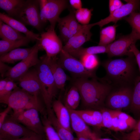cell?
I'll use <instances>...</instances> for the list:
<instances>
[{"label": "cell", "instance_id": "ab89813d", "mask_svg": "<svg viewBox=\"0 0 140 140\" xmlns=\"http://www.w3.org/2000/svg\"><path fill=\"white\" fill-rule=\"evenodd\" d=\"M18 87L14 81L9 78L7 82L5 89L2 95L0 97V99L9 94L12 91Z\"/></svg>", "mask_w": 140, "mask_h": 140}, {"label": "cell", "instance_id": "30bf717a", "mask_svg": "<svg viewBox=\"0 0 140 140\" xmlns=\"http://www.w3.org/2000/svg\"><path fill=\"white\" fill-rule=\"evenodd\" d=\"M37 41L40 50H45L46 55L50 58L56 57L63 47L61 40L57 35L54 29L50 26L46 31L41 33Z\"/></svg>", "mask_w": 140, "mask_h": 140}, {"label": "cell", "instance_id": "1f68e13d", "mask_svg": "<svg viewBox=\"0 0 140 140\" xmlns=\"http://www.w3.org/2000/svg\"><path fill=\"white\" fill-rule=\"evenodd\" d=\"M75 12L74 10H71L69 14L66 16L70 32V38L79 32L84 26L76 19Z\"/></svg>", "mask_w": 140, "mask_h": 140}, {"label": "cell", "instance_id": "5b68a950", "mask_svg": "<svg viewBox=\"0 0 140 140\" xmlns=\"http://www.w3.org/2000/svg\"><path fill=\"white\" fill-rule=\"evenodd\" d=\"M40 16L41 22L44 24L48 21L50 26L55 29L56 24L61 12L68 6L65 0H39Z\"/></svg>", "mask_w": 140, "mask_h": 140}, {"label": "cell", "instance_id": "c3c4849f", "mask_svg": "<svg viewBox=\"0 0 140 140\" xmlns=\"http://www.w3.org/2000/svg\"><path fill=\"white\" fill-rule=\"evenodd\" d=\"M118 110H116L115 112L114 115L112 120V130L117 131L119 119L117 114Z\"/></svg>", "mask_w": 140, "mask_h": 140}, {"label": "cell", "instance_id": "277c9868", "mask_svg": "<svg viewBox=\"0 0 140 140\" xmlns=\"http://www.w3.org/2000/svg\"><path fill=\"white\" fill-rule=\"evenodd\" d=\"M18 81L21 88L29 94L38 97L40 95L47 110L52 108V101L40 80L35 68L29 69Z\"/></svg>", "mask_w": 140, "mask_h": 140}, {"label": "cell", "instance_id": "52a82bcc", "mask_svg": "<svg viewBox=\"0 0 140 140\" xmlns=\"http://www.w3.org/2000/svg\"><path fill=\"white\" fill-rule=\"evenodd\" d=\"M58 61L62 68L69 72L74 79L97 77L95 71L86 69L79 60L62 49L59 54Z\"/></svg>", "mask_w": 140, "mask_h": 140}, {"label": "cell", "instance_id": "60d3db41", "mask_svg": "<svg viewBox=\"0 0 140 140\" xmlns=\"http://www.w3.org/2000/svg\"><path fill=\"white\" fill-rule=\"evenodd\" d=\"M124 4L121 0H109V9L110 13H112L121 7Z\"/></svg>", "mask_w": 140, "mask_h": 140}, {"label": "cell", "instance_id": "ba28073f", "mask_svg": "<svg viewBox=\"0 0 140 140\" xmlns=\"http://www.w3.org/2000/svg\"><path fill=\"white\" fill-rule=\"evenodd\" d=\"M16 19L41 31L44 25L40 19L39 0L25 1Z\"/></svg>", "mask_w": 140, "mask_h": 140}, {"label": "cell", "instance_id": "7c38bea8", "mask_svg": "<svg viewBox=\"0 0 140 140\" xmlns=\"http://www.w3.org/2000/svg\"><path fill=\"white\" fill-rule=\"evenodd\" d=\"M32 51L29 55L11 68L6 73L4 77L13 81L18 80L25 74L31 67L36 66L40 61L38 58V52L40 50L38 42L34 45Z\"/></svg>", "mask_w": 140, "mask_h": 140}, {"label": "cell", "instance_id": "ac0fdd59", "mask_svg": "<svg viewBox=\"0 0 140 140\" xmlns=\"http://www.w3.org/2000/svg\"><path fill=\"white\" fill-rule=\"evenodd\" d=\"M0 20L19 32L24 33L31 41H37L40 37L39 34L35 33L28 29L23 23L4 13H0Z\"/></svg>", "mask_w": 140, "mask_h": 140}, {"label": "cell", "instance_id": "3957f363", "mask_svg": "<svg viewBox=\"0 0 140 140\" xmlns=\"http://www.w3.org/2000/svg\"><path fill=\"white\" fill-rule=\"evenodd\" d=\"M0 102L7 104L13 111L35 109L41 114H47L46 107L39 97L32 95L18 87L0 99Z\"/></svg>", "mask_w": 140, "mask_h": 140}, {"label": "cell", "instance_id": "4fadbf2b", "mask_svg": "<svg viewBox=\"0 0 140 140\" xmlns=\"http://www.w3.org/2000/svg\"><path fill=\"white\" fill-rule=\"evenodd\" d=\"M40 61L35 68L38 78L46 89L51 100L52 101L57 93L58 88L50 69L43 55L40 58Z\"/></svg>", "mask_w": 140, "mask_h": 140}, {"label": "cell", "instance_id": "836d02e7", "mask_svg": "<svg viewBox=\"0 0 140 140\" xmlns=\"http://www.w3.org/2000/svg\"><path fill=\"white\" fill-rule=\"evenodd\" d=\"M91 9L82 8L75 11V16L78 22L83 25L89 24L92 16Z\"/></svg>", "mask_w": 140, "mask_h": 140}, {"label": "cell", "instance_id": "7a4b0ae2", "mask_svg": "<svg viewBox=\"0 0 140 140\" xmlns=\"http://www.w3.org/2000/svg\"><path fill=\"white\" fill-rule=\"evenodd\" d=\"M102 64L106 72L103 78L112 85H131L135 72L132 56L108 60Z\"/></svg>", "mask_w": 140, "mask_h": 140}, {"label": "cell", "instance_id": "44dd1931", "mask_svg": "<svg viewBox=\"0 0 140 140\" xmlns=\"http://www.w3.org/2000/svg\"><path fill=\"white\" fill-rule=\"evenodd\" d=\"M47 111L48 120L61 140H77L72 132L65 128L59 123L52 109Z\"/></svg>", "mask_w": 140, "mask_h": 140}, {"label": "cell", "instance_id": "2e32d148", "mask_svg": "<svg viewBox=\"0 0 140 140\" xmlns=\"http://www.w3.org/2000/svg\"><path fill=\"white\" fill-rule=\"evenodd\" d=\"M95 25V23L84 25L79 32L68 40L62 49L68 52L82 47L84 43L90 40L92 35L90 30Z\"/></svg>", "mask_w": 140, "mask_h": 140}, {"label": "cell", "instance_id": "d6986e66", "mask_svg": "<svg viewBox=\"0 0 140 140\" xmlns=\"http://www.w3.org/2000/svg\"><path fill=\"white\" fill-rule=\"evenodd\" d=\"M52 109L59 123L63 127L71 132L70 116L69 111L59 100L52 102Z\"/></svg>", "mask_w": 140, "mask_h": 140}, {"label": "cell", "instance_id": "d6a6232c", "mask_svg": "<svg viewBox=\"0 0 140 140\" xmlns=\"http://www.w3.org/2000/svg\"><path fill=\"white\" fill-rule=\"evenodd\" d=\"M130 107L134 110L140 112V77L135 83Z\"/></svg>", "mask_w": 140, "mask_h": 140}, {"label": "cell", "instance_id": "bcb514c9", "mask_svg": "<svg viewBox=\"0 0 140 140\" xmlns=\"http://www.w3.org/2000/svg\"><path fill=\"white\" fill-rule=\"evenodd\" d=\"M129 128H131L127 122L119 119L117 131L125 130Z\"/></svg>", "mask_w": 140, "mask_h": 140}, {"label": "cell", "instance_id": "f35d334b", "mask_svg": "<svg viewBox=\"0 0 140 140\" xmlns=\"http://www.w3.org/2000/svg\"><path fill=\"white\" fill-rule=\"evenodd\" d=\"M117 116L119 119L127 123L131 128H134L137 124L136 120L133 117L119 110H118Z\"/></svg>", "mask_w": 140, "mask_h": 140}, {"label": "cell", "instance_id": "5bb4252c", "mask_svg": "<svg viewBox=\"0 0 140 140\" xmlns=\"http://www.w3.org/2000/svg\"><path fill=\"white\" fill-rule=\"evenodd\" d=\"M137 40L131 33L122 36L107 45V53L109 57L124 55L132 56L133 54L129 51L130 47Z\"/></svg>", "mask_w": 140, "mask_h": 140}, {"label": "cell", "instance_id": "7bdbcfd3", "mask_svg": "<svg viewBox=\"0 0 140 140\" xmlns=\"http://www.w3.org/2000/svg\"><path fill=\"white\" fill-rule=\"evenodd\" d=\"M15 140H46L45 136L37 134L21 137Z\"/></svg>", "mask_w": 140, "mask_h": 140}, {"label": "cell", "instance_id": "d590c367", "mask_svg": "<svg viewBox=\"0 0 140 140\" xmlns=\"http://www.w3.org/2000/svg\"><path fill=\"white\" fill-rule=\"evenodd\" d=\"M57 22L60 37L66 43L70 38V33L66 17L60 18Z\"/></svg>", "mask_w": 140, "mask_h": 140}, {"label": "cell", "instance_id": "f5cc1de1", "mask_svg": "<svg viewBox=\"0 0 140 140\" xmlns=\"http://www.w3.org/2000/svg\"><path fill=\"white\" fill-rule=\"evenodd\" d=\"M97 138L95 139V140H97Z\"/></svg>", "mask_w": 140, "mask_h": 140}, {"label": "cell", "instance_id": "9c48e42d", "mask_svg": "<svg viewBox=\"0 0 140 140\" xmlns=\"http://www.w3.org/2000/svg\"><path fill=\"white\" fill-rule=\"evenodd\" d=\"M115 86L117 87V89L112 92L111 90L106 98L107 106L111 109H116L130 106L133 89L131 85Z\"/></svg>", "mask_w": 140, "mask_h": 140}, {"label": "cell", "instance_id": "f546056e", "mask_svg": "<svg viewBox=\"0 0 140 140\" xmlns=\"http://www.w3.org/2000/svg\"><path fill=\"white\" fill-rule=\"evenodd\" d=\"M46 140H61L48 120L47 115L41 114Z\"/></svg>", "mask_w": 140, "mask_h": 140}, {"label": "cell", "instance_id": "8fae6325", "mask_svg": "<svg viewBox=\"0 0 140 140\" xmlns=\"http://www.w3.org/2000/svg\"><path fill=\"white\" fill-rule=\"evenodd\" d=\"M36 134L8 115L0 128V140H15Z\"/></svg>", "mask_w": 140, "mask_h": 140}, {"label": "cell", "instance_id": "484cf974", "mask_svg": "<svg viewBox=\"0 0 140 140\" xmlns=\"http://www.w3.org/2000/svg\"><path fill=\"white\" fill-rule=\"evenodd\" d=\"M31 41L28 38L15 41L2 39L0 40V55H1L19 47L26 46Z\"/></svg>", "mask_w": 140, "mask_h": 140}, {"label": "cell", "instance_id": "f1b7e54d", "mask_svg": "<svg viewBox=\"0 0 140 140\" xmlns=\"http://www.w3.org/2000/svg\"><path fill=\"white\" fill-rule=\"evenodd\" d=\"M132 28L131 32L138 40L140 39V12L134 11L124 18Z\"/></svg>", "mask_w": 140, "mask_h": 140}, {"label": "cell", "instance_id": "f6af8a7d", "mask_svg": "<svg viewBox=\"0 0 140 140\" xmlns=\"http://www.w3.org/2000/svg\"><path fill=\"white\" fill-rule=\"evenodd\" d=\"M11 67L5 63L0 61V73L1 77H4L6 73Z\"/></svg>", "mask_w": 140, "mask_h": 140}, {"label": "cell", "instance_id": "7dc6e473", "mask_svg": "<svg viewBox=\"0 0 140 140\" xmlns=\"http://www.w3.org/2000/svg\"><path fill=\"white\" fill-rule=\"evenodd\" d=\"M77 140H95L97 137L95 134L90 135L85 134L76 135Z\"/></svg>", "mask_w": 140, "mask_h": 140}, {"label": "cell", "instance_id": "ee69618b", "mask_svg": "<svg viewBox=\"0 0 140 140\" xmlns=\"http://www.w3.org/2000/svg\"><path fill=\"white\" fill-rule=\"evenodd\" d=\"M11 108L9 106L6 108L3 111L0 113V128L4 122Z\"/></svg>", "mask_w": 140, "mask_h": 140}, {"label": "cell", "instance_id": "6da1fadb", "mask_svg": "<svg viewBox=\"0 0 140 140\" xmlns=\"http://www.w3.org/2000/svg\"><path fill=\"white\" fill-rule=\"evenodd\" d=\"M75 79L73 85L79 92L82 104L88 108L102 107L112 87V85L103 78L97 77Z\"/></svg>", "mask_w": 140, "mask_h": 140}, {"label": "cell", "instance_id": "d4e9b609", "mask_svg": "<svg viewBox=\"0 0 140 140\" xmlns=\"http://www.w3.org/2000/svg\"><path fill=\"white\" fill-rule=\"evenodd\" d=\"M107 45L104 46L98 45L86 48L81 47L77 50L68 53L74 58L79 59L81 57L85 55H95L98 54L107 53Z\"/></svg>", "mask_w": 140, "mask_h": 140}, {"label": "cell", "instance_id": "e0dca14e", "mask_svg": "<svg viewBox=\"0 0 140 140\" xmlns=\"http://www.w3.org/2000/svg\"><path fill=\"white\" fill-rule=\"evenodd\" d=\"M43 56L50 69L57 88L59 89L63 90L66 82L70 80V78L66 74L59 63L58 58L57 56L50 58L46 54Z\"/></svg>", "mask_w": 140, "mask_h": 140}, {"label": "cell", "instance_id": "9a60e30c", "mask_svg": "<svg viewBox=\"0 0 140 140\" xmlns=\"http://www.w3.org/2000/svg\"><path fill=\"white\" fill-rule=\"evenodd\" d=\"M127 2L120 8L110 13L107 17L95 23V25H98L101 28L111 22L115 24L118 20L135 11L139 7L140 2L138 0H129Z\"/></svg>", "mask_w": 140, "mask_h": 140}, {"label": "cell", "instance_id": "681fc988", "mask_svg": "<svg viewBox=\"0 0 140 140\" xmlns=\"http://www.w3.org/2000/svg\"><path fill=\"white\" fill-rule=\"evenodd\" d=\"M69 3L72 7L77 10L82 8V4L80 0H70Z\"/></svg>", "mask_w": 140, "mask_h": 140}, {"label": "cell", "instance_id": "f907efd6", "mask_svg": "<svg viewBox=\"0 0 140 140\" xmlns=\"http://www.w3.org/2000/svg\"><path fill=\"white\" fill-rule=\"evenodd\" d=\"M9 78L6 77L0 81V97L1 96L4 92L7 81Z\"/></svg>", "mask_w": 140, "mask_h": 140}, {"label": "cell", "instance_id": "8992f818", "mask_svg": "<svg viewBox=\"0 0 140 140\" xmlns=\"http://www.w3.org/2000/svg\"><path fill=\"white\" fill-rule=\"evenodd\" d=\"M39 111L35 109L13 111L10 115L14 120L35 133L45 136Z\"/></svg>", "mask_w": 140, "mask_h": 140}, {"label": "cell", "instance_id": "b9f144b4", "mask_svg": "<svg viewBox=\"0 0 140 140\" xmlns=\"http://www.w3.org/2000/svg\"><path fill=\"white\" fill-rule=\"evenodd\" d=\"M135 44L131 45L129 51L134 55L140 72V51L136 47Z\"/></svg>", "mask_w": 140, "mask_h": 140}, {"label": "cell", "instance_id": "74e56055", "mask_svg": "<svg viewBox=\"0 0 140 140\" xmlns=\"http://www.w3.org/2000/svg\"><path fill=\"white\" fill-rule=\"evenodd\" d=\"M123 140H140V119L133 130L127 135Z\"/></svg>", "mask_w": 140, "mask_h": 140}, {"label": "cell", "instance_id": "83f0119b", "mask_svg": "<svg viewBox=\"0 0 140 140\" xmlns=\"http://www.w3.org/2000/svg\"><path fill=\"white\" fill-rule=\"evenodd\" d=\"M117 26L115 24L102 29L100 32L98 45L107 46L113 43L115 39Z\"/></svg>", "mask_w": 140, "mask_h": 140}, {"label": "cell", "instance_id": "8d00e7d4", "mask_svg": "<svg viewBox=\"0 0 140 140\" xmlns=\"http://www.w3.org/2000/svg\"><path fill=\"white\" fill-rule=\"evenodd\" d=\"M102 116V127L112 129V121L116 110L102 109L100 111Z\"/></svg>", "mask_w": 140, "mask_h": 140}, {"label": "cell", "instance_id": "816d5d0a", "mask_svg": "<svg viewBox=\"0 0 140 140\" xmlns=\"http://www.w3.org/2000/svg\"><path fill=\"white\" fill-rule=\"evenodd\" d=\"M97 140H112L111 139L108 138H97Z\"/></svg>", "mask_w": 140, "mask_h": 140}, {"label": "cell", "instance_id": "cb8c5ba5", "mask_svg": "<svg viewBox=\"0 0 140 140\" xmlns=\"http://www.w3.org/2000/svg\"><path fill=\"white\" fill-rule=\"evenodd\" d=\"M26 37L25 35L0 20V37L2 39L15 41L22 39Z\"/></svg>", "mask_w": 140, "mask_h": 140}, {"label": "cell", "instance_id": "e575fe53", "mask_svg": "<svg viewBox=\"0 0 140 140\" xmlns=\"http://www.w3.org/2000/svg\"><path fill=\"white\" fill-rule=\"evenodd\" d=\"M87 124L98 127L92 110H73Z\"/></svg>", "mask_w": 140, "mask_h": 140}, {"label": "cell", "instance_id": "4dcf8cb0", "mask_svg": "<svg viewBox=\"0 0 140 140\" xmlns=\"http://www.w3.org/2000/svg\"><path fill=\"white\" fill-rule=\"evenodd\" d=\"M79 59L85 68L90 71H95L99 64V59L94 54L85 55Z\"/></svg>", "mask_w": 140, "mask_h": 140}, {"label": "cell", "instance_id": "7402d4cb", "mask_svg": "<svg viewBox=\"0 0 140 140\" xmlns=\"http://www.w3.org/2000/svg\"><path fill=\"white\" fill-rule=\"evenodd\" d=\"M68 109L70 115L71 128L76 135L85 134L93 135L95 134L92 132L87 124L73 110Z\"/></svg>", "mask_w": 140, "mask_h": 140}, {"label": "cell", "instance_id": "4316f807", "mask_svg": "<svg viewBox=\"0 0 140 140\" xmlns=\"http://www.w3.org/2000/svg\"><path fill=\"white\" fill-rule=\"evenodd\" d=\"M80 100L81 97L79 90L77 87L73 85L66 95L65 105L68 109L76 110Z\"/></svg>", "mask_w": 140, "mask_h": 140}, {"label": "cell", "instance_id": "603a6c76", "mask_svg": "<svg viewBox=\"0 0 140 140\" xmlns=\"http://www.w3.org/2000/svg\"><path fill=\"white\" fill-rule=\"evenodd\" d=\"M25 1L0 0V7L6 12L8 16L16 19Z\"/></svg>", "mask_w": 140, "mask_h": 140}, {"label": "cell", "instance_id": "ffe728a7", "mask_svg": "<svg viewBox=\"0 0 140 140\" xmlns=\"http://www.w3.org/2000/svg\"><path fill=\"white\" fill-rule=\"evenodd\" d=\"M32 47L26 48H18L4 54L0 57V61L4 63L13 64L22 60L27 58L32 51Z\"/></svg>", "mask_w": 140, "mask_h": 140}]
</instances>
